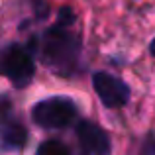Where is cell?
Masks as SVG:
<instances>
[{"label":"cell","mask_w":155,"mask_h":155,"mask_svg":"<svg viewBox=\"0 0 155 155\" xmlns=\"http://www.w3.org/2000/svg\"><path fill=\"white\" fill-rule=\"evenodd\" d=\"M92 87L106 108H122L130 100V87L116 75L98 71L92 75Z\"/></svg>","instance_id":"obj_4"},{"label":"cell","mask_w":155,"mask_h":155,"mask_svg":"<svg viewBox=\"0 0 155 155\" xmlns=\"http://www.w3.org/2000/svg\"><path fill=\"white\" fill-rule=\"evenodd\" d=\"M149 53H151V55L155 57V38L151 39V43H149Z\"/></svg>","instance_id":"obj_9"},{"label":"cell","mask_w":155,"mask_h":155,"mask_svg":"<svg viewBox=\"0 0 155 155\" xmlns=\"http://www.w3.org/2000/svg\"><path fill=\"white\" fill-rule=\"evenodd\" d=\"M75 26V14L71 8H61L55 26L47 28L35 41L38 55L49 71L59 77H71L79 69L81 61V38Z\"/></svg>","instance_id":"obj_1"},{"label":"cell","mask_w":155,"mask_h":155,"mask_svg":"<svg viewBox=\"0 0 155 155\" xmlns=\"http://www.w3.org/2000/svg\"><path fill=\"white\" fill-rule=\"evenodd\" d=\"M31 120L43 130H63L77 120V104L69 96H49L31 106Z\"/></svg>","instance_id":"obj_2"},{"label":"cell","mask_w":155,"mask_h":155,"mask_svg":"<svg viewBox=\"0 0 155 155\" xmlns=\"http://www.w3.org/2000/svg\"><path fill=\"white\" fill-rule=\"evenodd\" d=\"M2 75L16 88H26L35 75L31 49L22 43H8L2 49Z\"/></svg>","instance_id":"obj_3"},{"label":"cell","mask_w":155,"mask_h":155,"mask_svg":"<svg viewBox=\"0 0 155 155\" xmlns=\"http://www.w3.org/2000/svg\"><path fill=\"white\" fill-rule=\"evenodd\" d=\"M143 155H155V141H149L143 149Z\"/></svg>","instance_id":"obj_8"},{"label":"cell","mask_w":155,"mask_h":155,"mask_svg":"<svg viewBox=\"0 0 155 155\" xmlns=\"http://www.w3.org/2000/svg\"><path fill=\"white\" fill-rule=\"evenodd\" d=\"M77 141H79L81 155H110L112 143L110 136L98 124L91 120H81L77 124Z\"/></svg>","instance_id":"obj_5"},{"label":"cell","mask_w":155,"mask_h":155,"mask_svg":"<svg viewBox=\"0 0 155 155\" xmlns=\"http://www.w3.org/2000/svg\"><path fill=\"white\" fill-rule=\"evenodd\" d=\"M28 132L18 120L8 116V100H4V118H2V149L4 151H18L26 145Z\"/></svg>","instance_id":"obj_6"},{"label":"cell","mask_w":155,"mask_h":155,"mask_svg":"<svg viewBox=\"0 0 155 155\" xmlns=\"http://www.w3.org/2000/svg\"><path fill=\"white\" fill-rule=\"evenodd\" d=\"M35 155H73L71 149L59 140H45L39 143Z\"/></svg>","instance_id":"obj_7"}]
</instances>
